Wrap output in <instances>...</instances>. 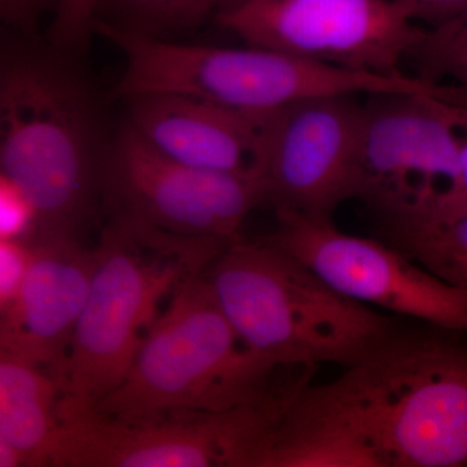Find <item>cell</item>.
I'll return each mask as SVG.
<instances>
[{
    "instance_id": "1",
    "label": "cell",
    "mask_w": 467,
    "mask_h": 467,
    "mask_svg": "<svg viewBox=\"0 0 467 467\" xmlns=\"http://www.w3.org/2000/svg\"><path fill=\"white\" fill-rule=\"evenodd\" d=\"M275 436L346 467H467V333L402 318L339 377L304 387Z\"/></svg>"
},
{
    "instance_id": "2",
    "label": "cell",
    "mask_w": 467,
    "mask_h": 467,
    "mask_svg": "<svg viewBox=\"0 0 467 467\" xmlns=\"http://www.w3.org/2000/svg\"><path fill=\"white\" fill-rule=\"evenodd\" d=\"M229 244L109 216L95 245L97 267L84 312L54 378L60 422L97 410L115 391L162 304Z\"/></svg>"
},
{
    "instance_id": "3",
    "label": "cell",
    "mask_w": 467,
    "mask_h": 467,
    "mask_svg": "<svg viewBox=\"0 0 467 467\" xmlns=\"http://www.w3.org/2000/svg\"><path fill=\"white\" fill-rule=\"evenodd\" d=\"M316 370L285 367L248 346L201 273L168 301L125 379L95 411L138 420L273 404L294 399Z\"/></svg>"
},
{
    "instance_id": "4",
    "label": "cell",
    "mask_w": 467,
    "mask_h": 467,
    "mask_svg": "<svg viewBox=\"0 0 467 467\" xmlns=\"http://www.w3.org/2000/svg\"><path fill=\"white\" fill-rule=\"evenodd\" d=\"M107 147L94 98L66 61L38 54L5 57L0 174L33 202L38 212L34 235L81 238L101 198Z\"/></svg>"
},
{
    "instance_id": "5",
    "label": "cell",
    "mask_w": 467,
    "mask_h": 467,
    "mask_svg": "<svg viewBox=\"0 0 467 467\" xmlns=\"http://www.w3.org/2000/svg\"><path fill=\"white\" fill-rule=\"evenodd\" d=\"M204 275L242 339L285 367H350L402 319L335 290L264 239L230 243Z\"/></svg>"
},
{
    "instance_id": "6",
    "label": "cell",
    "mask_w": 467,
    "mask_h": 467,
    "mask_svg": "<svg viewBox=\"0 0 467 467\" xmlns=\"http://www.w3.org/2000/svg\"><path fill=\"white\" fill-rule=\"evenodd\" d=\"M100 36L125 58L115 98L180 92L247 113H265L300 101L333 97L417 92L404 73L384 75L297 57L272 48L187 45L103 26Z\"/></svg>"
},
{
    "instance_id": "7",
    "label": "cell",
    "mask_w": 467,
    "mask_h": 467,
    "mask_svg": "<svg viewBox=\"0 0 467 467\" xmlns=\"http://www.w3.org/2000/svg\"><path fill=\"white\" fill-rule=\"evenodd\" d=\"M292 400L223 411L63 420L48 467H256Z\"/></svg>"
},
{
    "instance_id": "8",
    "label": "cell",
    "mask_w": 467,
    "mask_h": 467,
    "mask_svg": "<svg viewBox=\"0 0 467 467\" xmlns=\"http://www.w3.org/2000/svg\"><path fill=\"white\" fill-rule=\"evenodd\" d=\"M109 216L223 242L241 239L242 223L266 202L257 175L202 171L167 158L128 124L109 144L101 171Z\"/></svg>"
},
{
    "instance_id": "9",
    "label": "cell",
    "mask_w": 467,
    "mask_h": 467,
    "mask_svg": "<svg viewBox=\"0 0 467 467\" xmlns=\"http://www.w3.org/2000/svg\"><path fill=\"white\" fill-rule=\"evenodd\" d=\"M466 109V95L454 88L445 94L368 95L358 199L383 217L459 189V128Z\"/></svg>"
},
{
    "instance_id": "10",
    "label": "cell",
    "mask_w": 467,
    "mask_h": 467,
    "mask_svg": "<svg viewBox=\"0 0 467 467\" xmlns=\"http://www.w3.org/2000/svg\"><path fill=\"white\" fill-rule=\"evenodd\" d=\"M263 238L317 273L335 290L398 317L467 333V292L442 281L389 243L352 235L333 218L275 209Z\"/></svg>"
},
{
    "instance_id": "11",
    "label": "cell",
    "mask_w": 467,
    "mask_h": 467,
    "mask_svg": "<svg viewBox=\"0 0 467 467\" xmlns=\"http://www.w3.org/2000/svg\"><path fill=\"white\" fill-rule=\"evenodd\" d=\"M214 21L250 46L384 75L426 29L398 0H244Z\"/></svg>"
},
{
    "instance_id": "12",
    "label": "cell",
    "mask_w": 467,
    "mask_h": 467,
    "mask_svg": "<svg viewBox=\"0 0 467 467\" xmlns=\"http://www.w3.org/2000/svg\"><path fill=\"white\" fill-rule=\"evenodd\" d=\"M362 104L356 97L300 101L261 115L257 174L266 202L333 218L358 198Z\"/></svg>"
},
{
    "instance_id": "13",
    "label": "cell",
    "mask_w": 467,
    "mask_h": 467,
    "mask_svg": "<svg viewBox=\"0 0 467 467\" xmlns=\"http://www.w3.org/2000/svg\"><path fill=\"white\" fill-rule=\"evenodd\" d=\"M27 241L32 263L16 300L0 312V352L55 378L84 312L97 252L76 236L38 234Z\"/></svg>"
},
{
    "instance_id": "14",
    "label": "cell",
    "mask_w": 467,
    "mask_h": 467,
    "mask_svg": "<svg viewBox=\"0 0 467 467\" xmlns=\"http://www.w3.org/2000/svg\"><path fill=\"white\" fill-rule=\"evenodd\" d=\"M124 100L126 124L167 158L202 171L259 177L263 113L241 112L180 92H144Z\"/></svg>"
},
{
    "instance_id": "15",
    "label": "cell",
    "mask_w": 467,
    "mask_h": 467,
    "mask_svg": "<svg viewBox=\"0 0 467 467\" xmlns=\"http://www.w3.org/2000/svg\"><path fill=\"white\" fill-rule=\"evenodd\" d=\"M387 243L442 281L467 292V199L441 192L380 218Z\"/></svg>"
},
{
    "instance_id": "16",
    "label": "cell",
    "mask_w": 467,
    "mask_h": 467,
    "mask_svg": "<svg viewBox=\"0 0 467 467\" xmlns=\"http://www.w3.org/2000/svg\"><path fill=\"white\" fill-rule=\"evenodd\" d=\"M58 426L54 378L0 352V439L21 451L26 467H48Z\"/></svg>"
},
{
    "instance_id": "17",
    "label": "cell",
    "mask_w": 467,
    "mask_h": 467,
    "mask_svg": "<svg viewBox=\"0 0 467 467\" xmlns=\"http://www.w3.org/2000/svg\"><path fill=\"white\" fill-rule=\"evenodd\" d=\"M217 11L218 0H101L97 21L173 41V36L204 26Z\"/></svg>"
},
{
    "instance_id": "18",
    "label": "cell",
    "mask_w": 467,
    "mask_h": 467,
    "mask_svg": "<svg viewBox=\"0 0 467 467\" xmlns=\"http://www.w3.org/2000/svg\"><path fill=\"white\" fill-rule=\"evenodd\" d=\"M420 67V78L450 82L467 95V11L441 26L426 27L410 57Z\"/></svg>"
},
{
    "instance_id": "19",
    "label": "cell",
    "mask_w": 467,
    "mask_h": 467,
    "mask_svg": "<svg viewBox=\"0 0 467 467\" xmlns=\"http://www.w3.org/2000/svg\"><path fill=\"white\" fill-rule=\"evenodd\" d=\"M101 0H58L48 30V39L57 51L75 55L85 50L94 36Z\"/></svg>"
},
{
    "instance_id": "20",
    "label": "cell",
    "mask_w": 467,
    "mask_h": 467,
    "mask_svg": "<svg viewBox=\"0 0 467 467\" xmlns=\"http://www.w3.org/2000/svg\"><path fill=\"white\" fill-rule=\"evenodd\" d=\"M38 227V212L20 187L0 174V241H27Z\"/></svg>"
},
{
    "instance_id": "21",
    "label": "cell",
    "mask_w": 467,
    "mask_h": 467,
    "mask_svg": "<svg viewBox=\"0 0 467 467\" xmlns=\"http://www.w3.org/2000/svg\"><path fill=\"white\" fill-rule=\"evenodd\" d=\"M32 256L30 241H0V312L16 300L29 272Z\"/></svg>"
},
{
    "instance_id": "22",
    "label": "cell",
    "mask_w": 467,
    "mask_h": 467,
    "mask_svg": "<svg viewBox=\"0 0 467 467\" xmlns=\"http://www.w3.org/2000/svg\"><path fill=\"white\" fill-rule=\"evenodd\" d=\"M409 16L425 27L441 26L467 11V0H398Z\"/></svg>"
},
{
    "instance_id": "23",
    "label": "cell",
    "mask_w": 467,
    "mask_h": 467,
    "mask_svg": "<svg viewBox=\"0 0 467 467\" xmlns=\"http://www.w3.org/2000/svg\"><path fill=\"white\" fill-rule=\"evenodd\" d=\"M58 0H0V12L5 23L32 27L45 9H57Z\"/></svg>"
},
{
    "instance_id": "24",
    "label": "cell",
    "mask_w": 467,
    "mask_h": 467,
    "mask_svg": "<svg viewBox=\"0 0 467 467\" xmlns=\"http://www.w3.org/2000/svg\"><path fill=\"white\" fill-rule=\"evenodd\" d=\"M459 150H460V186L459 189L447 190L451 195L457 198L467 199V109L465 119L459 128Z\"/></svg>"
},
{
    "instance_id": "25",
    "label": "cell",
    "mask_w": 467,
    "mask_h": 467,
    "mask_svg": "<svg viewBox=\"0 0 467 467\" xmlns=\"http://www.w3.org/2000/svg\"><path fill=\"white\" fill-rule=\"evenodd\" d=\"M0 467H26L21 451L3 439H0Z\"/></svg>"
},
{
    "instance_id": "26",
    "label": "cell",
    "mask_w": 467,
    "mask_h": 467,
    "mask_svg": "<svg viewBox=\"0 0 467 467\" xmlns=\"http://www.w3.org/2000/svg\"><path fill=\"white\" fill-rule=\"evenodd\" d=\"M243 2H244V0H218L217 14L227 11V9L236 7V5H241Z\"/></svg>"
}]
</instances>
